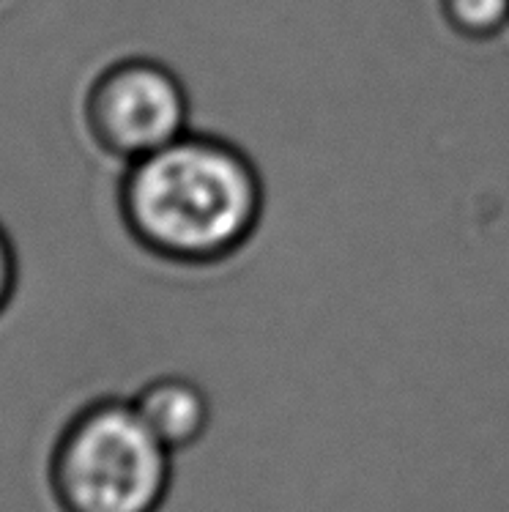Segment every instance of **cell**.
Wrapping results in <instances>:
<instances>
[{
	"label": "cell",
	"mask_w": 509,
	"mask_h": 512,
	"mask_svg": "<svg viewBox=\"0 0 509 512\" xmlns=\"http://www.w3.org/2000/svg\"><path fill=\"white\" fill-rule=\"evenodd\" d=\"M14 280H17V263H14V252L6 239V233L0 230V313L9 304L11 291H14Z\"/></svg>",
	"instance_id": "8992f818"
},
{
	"label": "cell",
	"mask_w": 509,
	"mask_h": 512,
	"mask_svg": "<svg viewBox=\"0 0 509 512\" xmlns=\"http://www.w3.org/2000/svg\"><path fill=\"white\" fill-rule=\"evenodd\" d=\"M167 482V447L118 400L80 411L52 452L50 485L63 512H156Z\"/></svg>",
	"instance_id": "7a4b0ae2"
},
{
	"label": "cell",
	"mask_w": 509,
	"mask_h": 512,
	"mask_svg": "<svg viewBox=\"0 0 509 512\" xmlns=\"http://www.w3.org/2000/svg\"><path fill=\"white\" fill-rule=\"evenodd\" d=\"M121 214L132 239L156 258L208 266L252 239L263 184L241 148L187 132L126 168Z\"/></svg>",
	"instance_id": "6da1fadb"
},
{
	"label": "cell",
	"mask_w": 509,
	"mask_h": 512,
	"mask_svg": "<svg viewBox=\"0 0 509 512\" xmlns=\"http://www.w3.org/2000/svg\"><path fill=\"white\" fill-rule=\"evenodd\" d=\"M441 17L466 42H493L509 31V0H441Z\"/></svg>",
	"instance_id": "5b68a950"
},
{
	"label": "cell",
	"mask_w": 509,
	"mask_h": 512,
	"mask_svg": "<svg viewBox=\"0 0 509 512\" xmlns=\"http://www.w3.org/2000/svg\"><path fill=\"white\" fill-rule=\"evenodd\" d=\"M135 408L167 450L198 441L208 425L206 395L187 378H162L148 384Z\"/></svg>",
	"instance_id": "277c9868"
},
{
	"label": "cell",
	"mask_w": 509,
	"mask_h": 512,
	"mask_svg": "<svg viewBox=\"0 0 509 512\" xmlns=\"http://www.w3.org/2000/svg\"><path fill=\"white\" fill-rule=\"evenodd\" d=\"M85 121L102 151L132 165L187 135V88L165 63L126 58L91 85Z\"/></svg>",
	"instance_id": "3957f363"
}]
</instances>
